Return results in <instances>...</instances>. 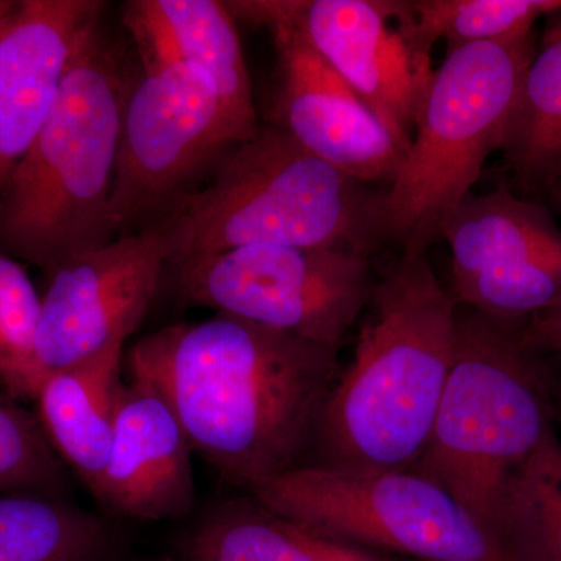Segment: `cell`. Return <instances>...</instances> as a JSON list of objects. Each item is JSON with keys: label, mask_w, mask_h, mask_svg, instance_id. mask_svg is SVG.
<instances>
[{"label": "cell", "mask_w": 561, "mask_h": 561, "mask_svg": "<svg viewBox=\"0 0 561 561\" xmlns=\"http://www.w3.org/2000/svg\"><path fill=\"white\" fill-rule=\"evenodd\" d=\"M534 32L446 51L424 92L411 146L382 192L383 243L427 251L502 149Z\"/></svg>", "instance_id": "8992f818"}, {"label": "cell", "mask_w": 561, "mask_h": 561, "mask_svg": "<svg viewBox=\"0 0 561 561\" xmlns=\"http://www.w3.org/2000/svg\"><path fill=\"white\" fill-rule=\"evenodd\" d=\"M224 157L205 186L158 220L169 264L253 245L368 256L383 243L382 192L320 160L278 125L257 128Z\"/></svg>", "instance_id": "3957f363"}, {"label": "cell", "mask_w": 561, "mask_h": 561, "mask_svg": "<svg viewBox=\"0 0 561 561\" xmlns=\"http://www.w3.org/2000/svg\"><path fill=\"white\" fill-rule=\"evenodd\" d=\"M496 537L513 561H561V440L546 435L505 486Z\"/></svg>", "instance_id": "7402d4cb"}, {"label": "cell", "mask_w": 561, "mask_h": 561, "mask_svg": "<svg viewBox=\"0 0 561 561\" xmlns=\"http://www.w3.org/2000/svg\"><path fill=\"white\" fill-rule=\"evenodd\" d=\"M541 194L545 195L548 205L551 206L549 209L561 217V171L549 181L548 186L545 187Z\"/></svg>", "instance_id": "4316f807"}, {"label": "cell", "mask_w": 561, "mask_h": 561, "mask_svg": "<svg viewBox=\"0 0 561 561\" xmlns=\"http://www.w3.org/2000/svg\"><path fill=\"white\" fill-rule=\"evenodd\" d=\"M457 306L527 321L561 300V228L551 209L508 187L468 195L443 230Z\"/></svg>", "instance_id": "30bf717a"}, {"label": "cell", "mask_w": 561, "mask_h": 561, "mask_svg": "<svg viewBox=\"0 0 561 561\" xmlns=\"http://www.w3.org/2000/svg\"><path fill=\"white\" fill-rule=\"evenodd\" d=\"M545 20L501 149L519 184L540 192L561 171V10Z\"/></svg>", "instance_id": "ac0fdd59"}, {"label": "cell", "mask_w": 561, "mask_h": 561, "mask_svg": "<svg viewBox=\"0 0 561 561\" xmlns=\"http://www.w3.org/2000/svg\"><path fill=\"white\" fill-rule=\"evenodd\" d=\"M549 365H551L553 416H556V424L561 427V362L549 360Z\"/></svg>", "instance_id": "484cf974"}, {"label": "cell", "mask_w": 561, "mask_h": 561, "mask_svg": "<svg viewBox=\"0 0 561 561\" xmlns=\"http://www.w3.org/2000/svg\"><path fill=\"white\" fill-rule=\"evenodd\" d=\"M175 268L191 305L337 350L376 284L368 256L302 247H242Z\"/></svg>", "instance_id": "ba28073f"}, {"label": "cell", "mask_w": 561, "mask_h": 561, "mask_svg": "<svg viewBox=\"0 0 561 561\" xmlns=\"http://www.w3.org/2000/svg\"><path fill=\"white\" fill-rule=\"evenodd\" d=\"M390 5L413 50L431 61L432 47L440 39L451 50L527 35L540 18L561 10V0H412Z\"/></svg>", "instance_id": "ffe728a7"}, {"label": "cell", "mask_w": 561, "mask_h": 561, "mask_svg": "<svg viewBox=\"0 0 561 561\" xmlns=\"http://www.w3.org/2000/svg\"><path fill=\"white\" fill-rule=\"evenodd\" d=\"M124 345L44 375L35 394L38 420L51 448L94 493L108 461L119 405Z\"/></svg>", "instance_id": "2e32d148"}, {"label": "cell", "mask_w": 561, "mask_h": 561, "mask_svg": "<svg viewBox=\"0 0 561 561\" xmlns=\"http://www.w3.org/2000/svg\"><path fill=\"white\" fill-rule=\"evenodd\" d=\"M41 297L20 262L0 251V382L16 400H35L44 375L36 359Z\"/></svg>", "instance_id": "603a6c76"}, {"label": "cell", "mask_w": 561, "mask_h": 561, "mask_svg": "<svg viewBox=\"0 0 561 561\" xmlns=\"http://www.w3.org/2000/svg\"><path fill=\"white\" fill-rule=\"evenodd\" d=\"M128 362L171 405L192 451L250 493L300 467L342 371L337 348L224 313L146 335Z\"/></svg>", "instance_id": "6da1fadb"}, {"label": "cell", "mask_w": 561, "mask_h": 561, "mask_svg": "<svg viewBox=\"0 0 561 561\" xmlns=\"http://www.w3.org/2000/svg\"><path fill=\"white\" fill-rule=\"evenodd\" d=\"M128 91L108 44L92 28L60 94L0 194V251L50 275L119 236L114 173Z\"/></svg>", "instance_id": "277c9868"}, {"label": "cell", "mask_w": 561, "mask_h": 561, "mask_svg": "<svg viewBox=\"0 0 561 561\" xmlns=\"http://www.w3.org/2000/svg\"><path fill=\"white\" fill-rule=\"evenodd\" d=\"M524 323L457 306L451 370L412 468L494 537L505 486L556 430L551 365L524 341Z\"/></svg>", "instance_id": "5b68a950"}, {"label": "cell", "mask_w": 561, "mask_h": 561, "mask_svg": "<svg viewBox=\"0 0 561 561\" xmlns=\"http://www.w3.org/2000/svg\"><path fill=\"white\" fill-rule=\"evenodd\" d=\"M523 337L546 359L561 362V300L524 323Z\"/></svg>", "instance_id": "d4e9b609"}, {"label": "cell", "mask_w": 561, "mask_h": 561, "mask_svg": "<svg viewBox=\"0 0 561 561\" xmlns=\"http://www.w3.org/2000/svg\"><path fill=\"white\" fill-rule=\"evenodd\" d=\"M190 561H412L357 548L249 500L216 508L191 535Z\"/></svg>", "instance_id": "e0dca14e"}, {"label": "cell", "mask_w": 561, "mask_h": 561, "mask_svg": "<svg viewBox=\"0 0 561 561\" xmlns=\"http://www.w3.org/2000/svg\"><path fill=\"white\" fill-rule=\"evenodd\" d=\"M68 479L38 416L0 382V494L62 497Z\"/></svg>", "instance_id": "cb8c5ba5"}, {"label": "cell", "mask_w": 561, "mask_h": 561, "mask_svg": "<svg viewBox=\"0 0 561 561\" xmlns=\"http://www.w3.org/2000/svg\"><path fill=\"white\" fill-rule=\"evenodd\" d=\"M412 561H415V560H412Z\"/></svg>", "instance_id": "f1b7e54d"}, {"label": "cell", "mask_w": 561, "mask_h": 561, "mask_svg": "<svg viewBox=\"0 0 561 561\" xmlns=\"http://www.w3.org/2000/svg\"><path fill=\"white\" fill-rule=\"evenodd\" d=\"M169 262L168 232L157 221L50 273L36 332L43 375L125 345L146 319Z\"/></svg>", "instance_id": "8fae6325"}, {"label": "cell", "mask_w": 561, "mask_h": 561, "mask_svg": "<svg viewBox=\"0 0 561 561\" xmlns=\"http://www.w3.org/2000/svg\"><path fill=\"white\" fill-rule=\"evenodd\" d=\"M250 494L286 518L368 551L415 561H513L448 491L412 470L300 465Z\"/></svg>", "instance_id": "52a82bcc"}, {"label": "cell", "mask_w": 561, "mask_h": 561, "mask_svg": "<svg viewBox=\"0 0 561 561\" xmlns=\"http://www.w3.org/2000/svg\"><path fill=\"white\" fill-rule=\"evenodd\" d=\"M294 18L321 58L408 150L434 69L405 38L390 0H294Z\"/></svg>", "instance_id": "4fadbf2b"}, {"label": "cell", "mask_w": 561, "mask_h": 561, "mask_svg": "<svg viewBox=\"0 0 561 561\" xmlns=\"http://www.w3.org/2000/svg\"><path fill=\"white\" fill-rule=\"evenodd\" d=\"M98 0L18 2L0 35V194L49 119Z\"/></svg>", "instance_id": "5bb4252c"}, {"label": "cell", "mask_w": 561, "mask_h": 561, "mask_svg": "<svg viewBox=\"0 0 561 561\" xmlns=\"http://www.w3.org/2000/svg\"><path fill=\"white\" fill-rule=\"evenodd\" d=\"M362 316L353 360L341 371L313 434L316 465L412 470L451 370L457 302L435 275L427 251L401 250Z\"/></svg>", "instance_id": "7a4b0ae2"}, {"label": "cell", "mask_w": 561, "mask_h": 561, "mask_svg": "<svg viewBox=\"0 0 561 561\" xmlns=\"http://www.w3.org/2000/svg\"><path fill=\"white\" fill-rule=\"evenodd\" d=\"M110 545L101 518L44 494H0V561H95Z\"/></svg>", "instance_id": "44dd1931"}, {"label": "cell", "mask_w": 561, "mask_h": 561, "mask_svg": "<svg viewBox=\"0 0 561 561\" xmlns=\"http://www.w3.org/2000/svg\"><path fill=\"white\" fill-rule=\"evenodd\" d=\"M230 10L273 33L280 81L278 127L346 175L389 186L408 150L321 58L295 21L294 2H230Z\"/></svg>", "instance_id": "7c38bea8"}, {"label": "cell", "mask_w": 561, "mask_h": 561, "mask_svg": "<svg viewBox=\"0 0 561 561\" xmlns=\"http://www.w3.org/2000/svg\"><path fill=\"white\" fill-rule=\"evenodd\" d=\"M184 61L201 68L219 94L236 144L260 128L241 39L227 3L216 0H157Z\"/></svg>", "instance_id": "d6986e66"}, {"label": "cell", "mask_w": 561, "mask_h": 561, "mask_svg": "<svg viewBox=\"0 0 561 561\" xmlns=\"http://www.w3.org/2000/svg\"><path fill=\"white\" fill-rule=\"evenodd\" d=\"M232 146L219 94L201 68L180 61L144 69L122 114L111 201L119 236L157 224Z\"/></svg>", "instance_id": "9c48e42d"}, {"label": "cell", "mask_w": 561, "mask_h": 561, "mask_svg": "<svg viewBox=\"0 0 561 561\" xmlns=\"http://www.w3.org/2000/svg\"><path fill=\"white\" fill-rule=\"evenodd\" d=\"M191 443L171 405L149 382L122 389L108 461L94 496L116 515L179 519L195 500Z\"/></svg>", "instance_id": "9a60e30c"}, {"label": "cell", "mask_w": 561, "mask_h": 561, "mask_svg": "<svg viewBox=\"0 0 561 561\" xmlns=\"http://www.w3.org/2000/svg\"><path fill=\"white\" fill-rule=\"evenodd\" d=\"M18 2H11V0H0V35H2L3 28L9 24L11 14L16 9Z\"/></svg>", "instance_id": "83f0119b"}]
</instances>
